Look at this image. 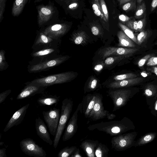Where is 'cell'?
<instances>
[{"instance_id":"obj_1","label":"cell","mask_w":157,"mask_h":157,"mask_svg":"<svg viewBox=\"0 0 157 157\" xmlns=\"http://www.w3.org/2000/svg\"><path fill=\"white\" fill-rule=\"evenodd\" d=\"M135 126L133 122L126 117L119 121H102L90 125L87 129L90 131L97 129L111 136H116L129 131L134 130Z\"/></svg>"},{"instance_id":"obj_2","label":"cell","mask_w":157,"mask_h":157,"mask_svg":"<svg viewBox=\"0 0 157 157\" xmlns=\"http://www.w3.org/2000/svg\"><path fill=\"white\" fill-rule=\"evenodd\" d=\"M73 106V101L70 98H66L62 102L59 124L53 141V147L54 148H56L58 145L67 122L72 111Z\"/></svg>"},{"instance_id":"obj_3","label":"cell","mask_w":157,"mask_h":157,"mask_svg":"<svg viewBox=\"0 0 157 157\" xmlns=\"http://www.w3.org/2000/svg\"><path fill=\"white\" fill-rule=\"evenodd\" d=\"M76 75L74 72H65L35 79L29 84L45 87L69 82L75 78Z\"/></svg>"},{"instance_id":"obj_4","label":"cell","mask_w":157,"mask_h":157,"mask_svg":"<svg viewBox=\"0 0 157 157\" xmlns=\"http://www.w3.org/2000/svg\"><path fill=\"white\" fill-rule=\"evenodd\" d=\"M135 93V91L131 89L109 90L108 94L113 104L112 111H116L124 106Z\"/></svg>"},{"instance_id":"obj_5","label":"cell","mask_w":157,"mask_h":157,"mask_svg":"<svg viewBox=\"0 0 157 157\" xmlns=\"http://www.w3.org/2000/svg\"><path fill=\"white\" fill-rule=\"evenodd\" d=\"M137 135L136 132H133L115 136L111 141L112 148L117 151H122L134 146Z\"/></svg>"},{"instance_id":"obj_6","label":"cell","mask_w":157,"mask_h":157,"mask_svg":"<svg viewBox=\"0 0 157 157\" xmlns=\"http://www.w3.org/2000/svg\"><path fill=\"white\" fill-rule=\"evenodd\" d=\"M21 150L27 155L35 157H45L47 154L43 147L37 144L32 139L27 138L20 142Z\"/></svg>"},{"instance_id":"obj_7","label":"cell","mask_w":157,"mask_h":157,"mask_svg":"<svg viewBox=\"0 0 157 157\" xmlns=\"http://www.w3.org/2000/svg\"><path fill=\"white\" fill-rule=\"evenodd\" d=\"M42 113L50 134L55 136L60 117V109L56 108H51L47 111H43Z\"/></svg>"},{"instance_id":"obj_8","label":"cell","mask_w":157,"mask_h":157,"mask_svg":"<svg viewBox=\"0 0 157 157\" xmlns=\"http://www.w3.org/2000/svg\"><path fill=\"white\" fill-rule=\"evenodd\" d=\"M139 51L135 48H123L107 47L101 49L99 52L101 57L104 59L113 56H122L128 57Z\"/></svg>"},{"instance_id":"obj_9","label":"cell","mask_w":157,"mask_h":157,"mask_svg":"<svg viewBox=\"0 0 157 157\" xmlns=\"http://www.w3.org/2000/svg\"><path fill=\"white\" fill-rule=\"evenodd\" d=\"M102 99L101 95L96 94L95 101L88 117L89 120L94 121L105 118L109 113V111L104 109Z\"/></svg>"},{"instance_id":"obj_10","label":"cell","mask_w":157,"mask_h":157,"mask_svg":"<svg viewBox=\"0 0 157 157\" xmlns=\"http://www.w3.org/2000/svg\"><path fill=\"white\" fill-rule=\"evenodd\" d=\"M80 110V105L79 104L66 127L62 138L63 141L71 139L76 132L78 129V113Z\"/></svg>"},{"instance_id":"obj_11","label":"cell","mask_w":157,"mask_h":157,"mask_svg":"<svg viewBox=\"0 0 157 157\" xmlns=\"http://www.w3.org/2000/svg\"><path fill=\"white\" fill-rule=\"evenodd\" d=\"M29 106V104L28 103L14 113L4 129V132H6L14 126L17 125L22 123Z\"/></svg>"},{"instance_id":"obj_12","label":"cell","mask_w":157,"mask_h":157,"mask_svg":"<svg viewBox=\"0 0 157 157\" xmlns=\"http://www.w3.org/2000/svg\"><path fill=\"white\" fill-rule=\"evenodd\" d=\"M96 98V94H88L83 98L82 102L79 103L80 111L85 117L88 118L89 115L94 106Z\"/></svg>"},{"instance_id":"obj_13","label":"cell","mask_w":157,"mask_h":157,"mask_svg":"<svg viewBox=\"0 0 157 157\" xmlns=\"http://www.w3.org/2000/svg\"><path fill=\"white\" fill-rule=\"evenodd\" d=\"M35 128L38 136L44 141L50 145L53 144V141L51 139L47 128L40 117L36 118L35 120Z\"/></svg>"},{"instance_id":"obj_14","label":"cell","mask_w":157,"mask_h":157,"mask_svg":"<svg viewBox=\"0 0 157 157\" xmlns=\"http://www.w3.org/2000/svg\"><path fill=\"white\" fill-rule=\"evenodd\" d=\"M143 80V78L137 77L133 78L112 82L106 85V87L110 89L128 87L137 85L142 82Z\"/></svg>"},{"instance_id":"obj_15","label":"cell","mask_w":157,"mask_h":157,"mask_svg":"<svg viewBox=\"0 0 157 157\" xmlns=\"http://www.w3.org/2000/svg\"><path fill=\"white\" fill-rule=\"evenodd\" d=\"M44 87L29 84L19 94L17 97V99H23L39 93L43 90Z\"/></svg>"},{"instance_id":"obj_16","label":"cell","mask_w":157,"mask_h":157,"mask_svg":"<svg viewBox=\"0 0 157 157\" xmlns=\"http://www.w3.org/2000/svg\"><path fill=\"white\" fill-rule=\"evenodd\" d=\"M99 143L98 140H86L83 141L80 147L83 150L88 157H94L95 150Z\"/></svg>"},{"instance_id":"obj_17","label":"cell","mask_w":157,"mask_h":157,"mask_svg":"<svg viewBox=\"0 0 157 157\" xmlns=\"http://www.w3.org/2000/svg\"><path fill=\"white\" fill-rule=\"evenodd\" d=\"M143 94L149 106L157 95V85L151 83L147 84L143 89Z\"/></svg>"},{"instance_id":"obj_18","label":"cell","mask_w":157,"mask_h":157,"mask_svg":"<svg viewBox=\"0 0 157 157\" xmlns=\"http://www.w3.org/2000/svg\"><path fill=\"white\" fill-rule=\"evenodd\" d=\"M67 57H60L48 61L46 62L38 64L33 66L30 69L32 72L44 69L49 67L54 66L64 61Z\"/></svg>"},{"instance_id":"obj_19","label":"cell","mask_w":157,"mask_h":157,"mask_svg":"<svg viewBox=\"0 0 157 157\" xmlns=\"http://www.w3.org/2000/svg\"><path fill=\"white\" fill-rule=\"evenodd\" d=\"M117 34L119 40L118 46L128 48H134L136 46L135 43L123 31H118Z\"/></svg>"},{"instance_id":"obj_20","label":"cell","mask_w":157,"mask_h":157,"mask_svg":"<svg viewBox=\"0 0 157 157\" xmlns=\"http://www.w3.org/2000/svg\"><path fill=\"white\" fill-rule=\"evenodd\" d=\"M157 133L155 132L148 133L135 140L134 146L135 147L143 146L151 142L155 138Z\"/></svg>"},{"instance_id":"obj_21","label":"cell","mask_w":157,"mask_h":157,"mask_svg":"<svg viewBox=\"0 0 157 157\" xmlns=\"http://www.w3.org/2000/svg\"><path fill=\"white\" fill-rule=\"evenodd\" d=\"M59 100V98L56 96H49L38 98L37 102L41 105L52 106L56 105Z\"/></svg>"},{"instance_id":"obj_22","label":"cell","mask_w":157,"mask_h":157,"mask_svg":"<svg viewBox=\"0 0 157 157\" xmlns=\"http://www.w3.org/2000/svg\"><path fill=\"white\" fill-rule=\"evenodd\" d=\"M109 149L107 145L99 143L95 150V156L97 157H107Z\"/></svg>"},{"instance_id":"obj_23","label":"cell","mask_w":157,"mask_h":157,"mask_svg":"<svg viewBox=\"0 0 157 157\" xmlns=\"http://www.w3.org/2000/svg\"><path fill=\"white\" fill-rule=\"evenodd\" d=\"M87 39V36L86 33L81 31L75 34L73 37V41L75 44L79 45L85 43Z\"/></svg>"},{"instance_id":"obj_24","label":"cell","mask_w":157,"mask_h":157,"mask_svg":"<svg viewBox=\"0 0 157 157\" xmlns=\"http://www.w3.org/2000/svg\"><path fill=\"white\" fill-rule=\"evenodd\" d=\"M92 7L94 13L96 15L100 17L104 21H107L102 12L99 0H94Z\"/></svg>"},{"instance_id":"obj_25","label":"cell","mask_w":157,"mask_h":157,"mask_svg":"<svg viewBox=\"0 0 157 157\" xmlns=\"http://www.w3.org/2000/svg\"><path fill=\"white\" fill-rule=\"evenodd\" d=\"M77 148L76 146L66 147L61 149L58 154V157H71Z\"/></svg>"},{"instance_id":"obj_26","label":"cell","mask_w":157,"mask_h":157,"mask_svg":"<svg viewBox=\"0 0 157 157\" xmlns=\"http://www.w3.org/2000/svg\"><path fill=\"white\" fill-rule=\"evenodd\" d=\"M119 25L124 33L135 43L137 44V37L133 32L126 26L121 23H119Z\"/></svg>"},{"instance_id":"obj_27","label":"cell","mask_w":157,"mask_h":157,"mask_svg":"<svg viewBox=\"0 0 157 157\" xmlns=\"http://www.w3.org/2000/svg\"><path fill=\"white\" fill-rule=\"evenodd\" d=\"M146 5L144 2L139 5L135 14V18L138 19L144 17L146 15Z\"/></svg>"},{"instance_id":"obj_28","label":"cell","mask_w":157,"mask_h":157,"mask_svg":"<svg viewBox=\"0 0 157 157\" xmlns=\"http://www.w3.org/2000/svg\"><path fill=\"white\" fill-rule=\"evenodd\" d=\"M138 75L132 73H129L114 76L113 79L116 81L133 78L137 77Z\"/></svg>"},{"instance_id":"obj_29","label":"cell","mask_w":157,"mask_h":157,"mask_svg":"<svg viewBox=\"0 0 157 157\" xmlns=\"http://www.w3.org/2000/svg\"><path fill=\"white\" fill-rule=\"evenodd\" d=\"M128 57L122 56H116L113 57H110L106 59L104 61V63L106 65H110L115 62L122 60Z\"/></svg>"},{"instance_id":"obj_30","label":"cell","mask_w":157,"mask_h":157,"mask_svg":"<svg viewBox=\"0 0 157 157\" xmlns=\"http://www.w3.org/2000/svg\"><path fill=\"white\" fill-rule=\"evenodd\" d=\"M98 81L96 79L93 78L89 82L87 86L84 89V93L94 90L97 87Z\"/></svg>"},{"instance_id":"obj_31","label":"cell","mask_w":157,"mask_h":157,"mask_svg":"<svg viewBox=\"0 0 157 157\" xmlns=\"http://www.w3.org/2000/svg\"><path fill=\"white\" fill-rule=\"evenodd\" d=\"M149 34L148 30H143L140 32L137 35V44L140 45L147 38Z\"/></svg>"},{"instance_id":"obj_32","label":"cell","mask_w":157,"mask_h":157,"mask_svg":"<svg viewBox=\"0 0 157 157\" xmlns=\"http://www.w3.org/2000/svg\"><path fill=\"white\" fill-rule=\"evenodd\" d=\"M152 114L155 117L157 116V95L153 100L149 106Z\"/></svg>"},{"instance_id":"obj_33","label":"cell","mask_w":157,"mask_h":157,"mask_svg":"<svg viewBox=\"0 0 157 157\" xmlns=\"http://www.w3.org/2000/svg\"><path fill=\"white\" fill-rule=\"evenodd\" d=\"M126 26L133 30L135 33L138 32L137 25V21L134 19H131L126 22Z\"/></svg>"},{"instance_id":"obj_34","label":"cell","mask_w":157,"mask_h":157,"mask_svg":"<svg viewBox=\"0 0 157 157\" xmlns=\"http://www.w3.org/2000/svg\"><path fill=\"white\" fill-rule=\"evenodd\" d=\"M136 2L135 0H132L124 4L122 7L123 10L126 12L135 9Z\"/></svg>"},{"instance_id":"obj_35","label":"cell","mask_w":157,"mask_h":157,"mask_svg":"<svg viewBox=\"0 0 157 157\" xmlns=\"http://www.w3.org/2000/svg\"><path fill=\"white\" fill-rule=\"evenodd\" d=\"M100 5L104 15L107 21L109 20V13L104 0H99Z\"/></svg>"},{"instance_id":"obj_36","label":"cell","mask_w":157,"mask_h":157,"mask_svg":"<svg viewBox=\"0 0 157 157\" xmlns=\"http://www.w3.org/2000/svg\"><path fill=\"white\" fill-rule=\"evenodd\" d=\"M154 54H147L141 58L138 62V66L140 68H142L147 63L148 59L151 57L154 56Z\"/></svg>"},{"instance_id":"obj_37","label":"cell","mask_w":157,"mask_h":157,"mask_svg":"<svg viewBox=\"0 0 157 157\" xmlns=\"http://www.w3.org/2000/svg\"><path fill=\"white\" fill-rule=\"evenodd\" d=\"M146 15H145L143 18L137 21V25L138 32H140L144 29L146 24Z\"/></svg>"},{"instance_id":"obj_38","label":"cell","mask_w":157,"mask_h":157,"mask_svg":"<svg viewBox=\"0 0 157 157\" xmlns=\"http://www.w3.org/2000/svg\"><path fill=\"white\" fill-rule=\"evenodd\" d=\"M54 51L52 49H47L36 52L33 54L34 56H40L49 54Z\"/></svg>"},{"instance_id":"obj_39","label":"cell","mask_w":157,"mask_h":157,"mask_svg":"<svg viewBox=\"0 0 157 157\" xmlns=\"http://www.w3.org/2000/svg\"><path fill=\"white\" fill-rule=\"evenodd\" d=\"M146 65L148 66H154L157 65V57L153 56L147 61Z\"/></svg>"},{"instance_id":"obj_40","label":"cell","mask_w":157,"mask_h":157,"mask_svg":"<svg viewBox=\"0 0 157 157\" xmlns=\"http://www.w3.org/2000/svg\"><path fill=\"white\" fill-rule=\"evenodd\" d=\"M10 90L4 91L0 94V104L2 103L5 100L7 96L10 94Z\"/></svg>"},{"instance_id":"obj_41","label":"cell","mask_w":157,"mask_h":157,"mask_svg":"<svg viewBox=\"0 0 157 157\" xmlns=\"http://www.w3.org/2000/svg\"><path fill=\"white\" fill-rule=\"evenodd\" d=\"M119 18L123 22H126L131 20V18L130 17L124 14L120 15L119 16Z\"/></svg>"},{"instance_id":"obj_42","label":"cell","mask_w":157,"mask_h":157,"mask_svg":"<svg viewBox=\"0 0 157 157\" xmlns=\"http://www.w3.org/2000/svg\"><path fill=\"white\" fill-rule=\"evenodd\" d=\"M92 33L95 36H98L100 33V31L99 29L96 26H93L91 28Z\"/></svg>"},{"instance_id":"obj_43","label":"cell","mask_w":157,"mask_h":157,"mask_svg":"<svg viewBox=\"0 0 157 157\" xmlns=\"http://www.w3.org/2000/svg\"><path fill=\"white\" fill-rule=\"evenodd\" d=\"M146 69L147 71L155 74L157 76V67L151 66L147 67Z\"/></svg>"},{"instance_id":"obj_44","label":"cell","mask_w":157,"mask_h":157,"mask_svg":"<svg viewBox=\"0 0 157 157\" xmlns=\"http://www.w3.org/2000/svg\"><path fill=\"white\" fill-rule=\"evenodd\" d=\"M82 155L80 154V151L78 148H77L71 155V157H82Z\"/></svg>"},{"instance_id":"obj_45","label":"cell","mask_w":157,"mask_h":157,"mask_svg":"<svg viewBox=\"0 0 157 157\" xmlns=\"http://www.w3.org/2000/svg\"><path fill=\"white\" fill-rule=\"evenodd\" d=\"M104 63H100L96 65L94 67V69L97 71H99L103 69L104 66Z\"/></svg>"},{"instance_id":"obj_46","label":"cell","mask_w":157,"mask_h":157,"mask_svg":"<svg viewBox=\"0 0 157 157\" xmlns=\"http://www.w3.org/2000/svg\"><path fill=\"white\" fill-rule=\"evenodd\" d=\"M157 6V0H152L151 4V10L153 11Z\"/></svg>"},{"instance_id":"obj_47","label":"cell","mask_w":157,"mask_h":157,"mask_svg":"<svg viewBox=\"0 0 157 157\" xmlns=\"http://www.w3.org/2000/svg\"><path fill=\"white\" fill-rule=\"evenodd\" d=\"M62 26L60 24H56L53 25L51 28L52 30L54 31H58L61 29Z\"/></svg>"},{"instance_id":"obj_48","label":"cell","mask_w":157,"mask_h":157,"mask_svg":"<svg viewBox=\"0 0 157 157\" xmlns=\"http://www.w3.org/2000/svg\"><path fill=\"white\" fill-rule=\"evenodd\" d=\"M41 10L43 13L46 15H49L51 13L49 10L44 7L42 8Z\"/></svg>"},{"instance_id":"obj_49","label":"cell","mask_w":157,"mask_h":157,"mask_svg":"<svg viewBox=\"0 0 157 157\" xmlns=\"http://www.w3.org/2000/svg\"><path fill=\"white\" fill-rule=\"evenodd\" d=\"M6 149L3 148L0 149V157H6Z\"/></svg>"},{"instance_id":"obj_50","label":"cell","mask_w":157,"mask_h":157,"mask_svg":"<svg viewBox=\"0 0 157 157\" xmlns=\"http://www.w3.org/2000/svg\"><path fill=\"white\" fill-rule=\"evenodd\" d=\"M41 40L42 41L45 43H47L49 42V40L47 37L44 35H42L40 36Z\"/></svg>"},{"instance_id":"obj_51","label":"cell","mask_w":157,"mask_h":157,"mask_svg":"<svg viewBox=\"0 0 157 157\" xmlns=\"http://www.w3.org/2000/svg\"><path fill=\"white\" fill-rule=\"evenodd\" d=\"M116 117V115L109 113L107 114L106 117L108 120H111L114 118Z\"/></svg>"},{"instance_id":"obj_52","label":"cell","mask_w":157,"mask_h":157,"mask_svg":"<svg viewBox=\"0 0 157 157\" xmlns=\"http://www.w3.org/2000/svg\"><path fill=\"white\" fill-rule=\"evenodd\" d=\"M78 6V4L77 3H74L70 4L69 6V7L71 9L73 8L77 7Z\"/></svg>"},{"instance_id":"obj_53","label":"cell","mask_w":157,"mask_h":157,"mask_svg":"<svg viewBox=\"0 0 157 157\" xmlns=\"http://www.w3.org/2000/svg\"><path fill=\"white\" fill-rule=\"evenodd\" d=\"M120 5H122L124 3L131 1V0H118Z\"/></svg>"},{"instance_id":"obj_54","label":"cell","mask_w":157,"mask_h":157,"mask_svg":"<svg viewBox=\"0 0 157 157\" xmlns=\"http://www.w3.org/2000/svg\"><path fill=\"white\" fill-rule=\"evenodd\" d=\"M141 75L144 77L148 76L149 74L145 71H142L141 73Z\"/></svg>"},{"instance_id":"obj_55","label":"cell","mask_w":157,"mask_h":157,"mask_svg":"<svg viewBox=\"0 0 157 157\" xmlns=\"http://www.w3.org/2000/svg\"><path fill=\"white\" fill-rule=\"evenodd\" d=\"M23 0H16L15 2L17 5L19 6L22 3Z\"/></svg>"},{"instance_id":"obj_56","label":"cell","mask_w":157,"mask_h":157,"mask_svg":"<svg viewBox=\"0 0 157 157\" xmlns=\"http://www.w3.org/2000/svg\"><path fill=\"white\" fill-rule=\"evenodd\" d=\"M143 0H137V2L138 4L140 3Z\"/></svg>"},{"instance_id":"obj_57","label":"cell","mask_w":157,"mask_h":157,"mask_svg":"<svg viewBox=\"0 0 157 157\" xmlns=\"http://www.w3.org/2000/svg\"><path fill=\"white\" fill-rule=\"evenodd\" d=\"M4 143L3 142H0V145H2L4 144Z\"/></svg>"},{"instance_id":"obj_58","label":"cell","mask_w":157,"mask_h":157,"mask_svg":"<svg viewBox=\"0 0 157 157\" xmlns=\"http://www.w3.org/2000/svg\"><path fill=\"white\" fill-rule=\"evenodd\" d=\"M132 0H131V1H132Z\"/></svg>"}]
</instances>
